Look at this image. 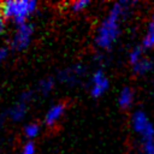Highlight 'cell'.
Instances as JSON below:
<instances>
[{
	"instance_id": "obj_18",
	"label": "cell",
	"mask_w": 154,
	"mask_h": 154,
	"mask_svg": "<svg viewBox=\"0 0 154 154\" xmlns=\"http://www.w3.org/2000/svg\"><path fill=\"white\" fill-rule=\"evenodd\" d=\"M7 57H8V48L5 46H0V64L4 63Z\"/></svg>"
},
{
	"instance_id": "obj_2",
	"label": "cell",
	"mask_w": 154,
	"mask_h": 154,
	"mask_svg": "<svg viewBox=\"0 0 154 154\" xmlns=\"http://www.w3.org/2000/svg\"><path fill=\"white\" fill-rule=\"evenodd\" d=\"M37 2L34 0H7L0 4V13L5 20L16 25L28 23V19L36 12Z\"/></svg>"
},
{
	"instance_id": "obj_4",
	"label": "cell",
	"mask_w": 154,
	"mask_h": 154,
	"mask_svg": "<svg viewBox=\"0 0 154 154\" xmlns=\"http://www.w3.org/2000/svg\"><path fill=\"white\" fill-rule=\"evenodd\" d=\"M32 36H34V25L31 23L28 22L17 25L11 38V48L18 52L26 49L31 43Z\"/></svg>"
},
{
	"instance_id": "obj_11",
	"label": "cell",
	"mask_w": 154,
	"mask_h": 154,
	"mask_svg": "<svg viewBox=\"0 0 154 154\" xmlns=\"http://www.w3.org/2000/svg\"><path fill=\"white\" fill-rule=\"evenodd\" d=\"M154 67V61L149 58H146L143 57L141 60H138L136 64L132 65V70L136 75H140V76H143V75H147L149 73Z\"/></svg>"
},
{
	"instance_id": "obj_13",
	"label": "cell",
	"mask_w": 154,
	"mask_h": 154,
	"mask_svg": "<svg viewBox=\"0 0 154 154\" xmlns=\"http://www.w3.org/2000/svg\"><path fill=\"white\" fill-rule=\"evenodd\" d=\"M40 131H41V128L37 123H28L23 129L24 136L28 138V141H34L40 135Z\"/></svg>"
},
{
	"instance_id": "obj_5",
	"label": "cell",
	"mask_w": 154,
	"mask_h": 154,
	"mask_svg": "<svg viewBox=\"0 0 154 154\" xmlns=\"http://www.w3.org/2000/svg\"><path fill=\"white\" fill-rule=\"evenodd\" d=\"M109 88V79L103 70L97 69L90 77V95L95 99L101 97Z\"/></svg>"
},
{
	"instance_id": "obj_17",
	"label": "cell",
	"mask_w": 154,
	"mask_h": 154,
	"mask_svg": "<svg viewBox=\"0 0 154 154\" xmlns=\"http://www.w3.org/2000/svg\"><path fill=\"white\" fill-rule=\"evenodd\" d=\"M143 154H154V138L144 141L142 144Z\"/></svg>"
},
{
	"instance_id": "obj_12",
	"label": "cell",
	"mask_w": 154,
	"mask_h": 154,
	"mask_svg": "<svg viewBox=\"0 0 154 154\" xmlns=\"http://www.w3.org/2000/svg\"><path fill=\"white\" fill-rule=\"evenodd\" d=\"M54 85H55L54 79L51 78V77H47V78H43V79L40 81L38 87H37V90H38V93H40L41 95L47 96V95H49V94L53 91Z\"/></svg>"
},
{
	"instance_id": "obj_7",
	"label": "cell",
	"mask_w": 154,
	"mask_h": 154,
	"mask_svg": "<svg viewBox=\"0 0 154 154\" xmlns=\"http://www.w3.org/2000/svg\"><path fill=\"white\" fill-rule=\"evenodd\" d=\"M85 67L81 64H76L61 70L58 75V79L66 85H75L79 82V79L84 76Z\"/></svg>"
},
{
	"instance_id": "obj_20",
	"label": "cell",
	"mask_w": 154,
	"mask_h": 154,
	"mask_svg": "<svg viewBox=\"0 0 154 154\" xmlns=\"http://www.w3.org/2000/svg\"><path fill=\"white\" fill-rule=\"evenodd\" d=\"M0 125H1V120H0Z\"/></svg>"
},
{
	"instance_id": "obj_6",
	"label": "cell",
	"mask_w": 154,
	"mask_h": 154,
	"mask_svg": "<svg viewBox=\"0 0 154 154\" xmlns=\"http://www.w3.org/2000/svg\"><path fill=\"white\" fill-rule=\"evenodd\" d=\"M30 100H31V91H24L8 111V117L11 118V120L22 122L25 118L29 109Z\"/></svg>"
},
{
	"instance_id": "obj_9",
	"label": "cell",
	"mask_w": 154,
	"mask_h": 154,
	"mask_svg": "<svg viewBox=\"0 0 154 154\" xmlns=\"http://www.w3.org/2000/svg\"><path fill=\"white\" fill-rule=\"evenodd\" d=\"M134 91L130 87H124L118 94V105L123 109H128L134 103Z\"/></svg>"
},
{
	"instance_id": "obj_14",
	"label": "cell",
	"mask_w": 154,
	"mask_h": 154,
	"mask_svg": "<svg viewBox=\"0 0 154 154\" xmlns=\"http://www.w3.org/2000/svg\"><path fill=\"white\" fill-rule=\"evenodd\" d=\"M144 57V49L142 48V46H136L134 47L130 52H129V63L132 66L134 64H136L138 60H141Z\"/></svg>"
},
{
	"instance_id": "obj_10",
	"label": "cell",
	"mask_w": 154,
	"mask_h": 154,
	"mask_svg": "<svg viewBox=\"0 0 154 154\" xmlns=\"http://www.w3.org/2000/svg\"><path fill=\"white\" fill-rule=\"evenodd\" d=\"M143 49H153L154 48V12L150 17V20L147 26V31L142 38L141 43Z\"/></svg>"
},
{
	"instance_id": "obj_16",
	"label": "cell",
	"mask_w": 154,
	"mask_h": 154,
	"mask_svg": "<svg viewBox=\"0 0 154 154\" xmlns=\"http://www.w3.org/2000/svg\"><path fill=\"white\" fill-rule=\"evenodd\" d=\"M19 154H36V146H35V142L34 141H26L20 150H19Z\"/></svg>"
},
{
	"instance_id": "obj_15",
	"label": "cell",
	"mask_w": 154,
	"mask_h": 154,
	"mask_svg": "<svg viewBox=\"0 0 154 154\" xmlns=\"http://www.w3.org/2000/svg\"><path fill=\"white\" fill-rule=\"evenodd\" d=\"M89 5H90V2L88 0H76L70 4V10L75 13H78V12L84 11Z\"/></svg>"
},
{
	"instance_id": "obj_3",
	"label": "cell",
	"mask_w": 154,
	"mask_h": 154,
	"mask_svg": "<svg viewBox=\"0 0 154 154\" xmlns=\"http://www.w3.org/2000/svg\"><path fill=\"white\" fill-rule=\"evenodd\" d=\"M131 126L132 130L142 138L143 142L154 138V124L144 111L137 109L132 113Z\"/></svg>"
},
{
	"instance_id": "obj_8",
	"label": "cell",
	"mask_w": 154,
	"mask_h": 154,
	"mask_svg": "<svg viewBox=\"0 0 154 154\" xmlns=\"http://www.w3.org/2000/svg\"><path fill=\"white\" fill-rule=\"evenodd\" d=\"M65 114V105L63 102H57L53 103L45 113V124L47 126H53L55 125Z\"/></svg>"
},
{
	"instance_id": "obj_1",
	"label": "cell",
	"mask_w": 154,
	"mask_h": 154,
	"mask_svg": "<svg viewBox=\"0 0 154 154\" xmlns=\"http://www.w3.org/2000/svg\"><path fill=\"white\" fill-rule=\"evenodd\" d=\"M132 2L118 1L114 2L102 22L99 24L95 34V45L103 51H108L117 42L120 34V25L125 18Z\"/></svg>"
},
{
	"instance_id": "obj_19",
	"label": "cell",
	"mask_w": 154,
	"mask_h": 154,
	"mask_svg": "<svg viewBox=\"0 0 154 154\" xmlns=\"http://www.w3.org/2000/svg\"><path fill=\"white\" fill-rule=\"evenodd\" d=\"M5 28H6V20H5V18H4V17L1 16V13H0V37L4 35Z\"/></svg>"
}]
</instances>
